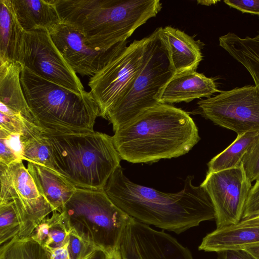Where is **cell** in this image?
Wrapping results in <instances>:
<instances>
[{
    "mask_svg": "<svg viewBox=\"0 0 259 259\" xmlns=\"http://www.w3.org/2000/svg\"><path fill=\"white\" fill-rule=\"evenodd\" d=\"M188 176L183 189L166 193L130 181L121 166L111 176L103 191L119 208L137 221L179 234L215 219L211 200L200 185Z\"/></svg>",
    "mask_w": 259,
    "mask_h": 259,
    "instance_id": "1",
    "label": "cell"
},
{
    "mask_svg": "<svg viewBox=\"0 0 259 259\" xmlns=\"http://www.w3.org/2000/svg\"><path fill=\"white\" fill-rule=\"evenodd\" d=\"M112 137L121 159L133 163L182 156L200 140L188 112L162 103L143 111L114 131Z\"/></svg>",
    "mask_w": 259,
    "mask_h": 259,
    "instance_id": "2",
    "label": "cell"
},
{
    "mask_svg": "<svg viewBox=\"0 0 259 259\" xmlns=\"http://www.w3.org/2000/svg\"><path fill=\"white\" fill-rule=\"evenodd\" d=\"M62 22L79 29L94 49L127 41L162 8L159 0H53Z\"/></svg>",
    "mask_w": 259,
    "mask_h": 259,
    "instance_id": "3",
    "label": "cell"
},
{
    "mask_svg": "<svg viewBox=\"0 0 259 259\" xmlns=\"http://www.w3.org/2000/svg\"><path fill=\"white\" fill-rule=\"evenodd\" d=\"M20 79L33 122L43 133L94 131L100 109L90 92L77 93L37 76L23 65Z\"/></svg>",
    "mask_w": 259,
    "mask_h": 259,
    "instance_id": "4",
    "label": "cell"
},
{
    "mask_svg": "<svg viewBox=\"0 0 259 259\" xmlns=\"http://www.w3.org/2000/svg\"><path fill=\"white\" fill-rule=\"evenodd\" d=\"M45 134L53 170L77 188L103 190L120 166L112 136L95 131Z\"/></svg>",
    "mask_w": 259,
    "mask_h": 259,
    "instance_id": "5",
    "label": "cell"
},
{
    "mask_svg": "<svg viewBox=\"0 0 259 259\" xmlns=\"http://www.w3.org/2000/svg\"><path fill=\"white\" fill-rule=\"evenodd\" d=\"M61 213L70 230L108 253L118 250L123 232L132 218L103 190L80 188Z\"/></svg>",
    "mask_w": 259,
    "mask_h": 259,
    "instance_id": "6",
    "label": "cell"
},
{
    "mask_svg": "<svg viewBox=\"0 0 259 259\" xmlns=\"http://www.w3.org/2000/svg\"><path fill=\"white\" fill-rule=\"evenodd\" d=\"M160 27L140 40H134L91 77L90 92L106 119L111 107L138 75L158 38Z\"/></svg>",
    "mask_w": 259,
    "mask_h": 259,
    "instance_id": "7",
    "label": "cell"
},
{
    "mask_svg": "<svg viewBox=\"0 0 259 259\" xmlns=\"http://www.w3.org/2000/svg\"><path fill=\"white\" fill-rule=\"evenodd\" d=\"M174 75L158 37L140 73L107 113L113 131L159 104V93Z\"/></svg>",
    "mask_w": 259,
    "mask_h": 259,
    "instance_id": "8",
    "label": "cell"
},
{
    "mask_svg": "<svg viewBox=\"0 0 259 259\" xmlns=\"http://www.w3.org/2000/svg\"><path fill=\"white\" fill-rule=\"evenodd\" d=\"M197 114L239 135L259 132V91L245 85L197 102Z\"/></svg>",
    "mask_w": 259,
    "mask_h": 259,
    "instance_id": "9",
    "label": "cell"
},
{
    "mask_svg": "<svg viewBox=\"0 0 259 259\" xmlns=\"http://www.w3.org/2000/svg\"><path fill=\"white\" fill-rule=\"evenodd\" d=\"M18 62L44 79L77 93L85 91L77 74L64 59L47 30L25 31Z\"/></svg>",
    "mask_w": 259,
    "mask_h": 259,
    "instance_id": "10",
    "label": "cell"
},
{
    "mask_svg": "<svg viewBox=\"0 0 259 259\" xmlns=\"http://www.w3.org/2000/svg\"><path fill=\"white\" fill-rule=\"evenodd\" d=\"M251 183L242 163L234 168L207 173L200 186L212 203L217 228L236 225L241 221Z\"/></svg>",
    "mask_w": 259,
    "mask_h": 259,
    "instance_id": "11",
    "label": "cell"
},
{
    "mask_svg": "<svg viewBox=\"0 0 259 259\" xmlns=\"http://www.w3.org/2000/svg\"><path fill=\"white\" fill-rule=\"evenodd\" d=\"M118 250L121 259H194L190 250L176 238L132 217Z\"/></svg>",
    "mask_w": 259,
    "mask_h": 259,
    "instance_id": "12",
    "label": "cell"
},
{
    "mask_svg": "<svg viewBox=\"0 0 259 259\" xmlns=\"http://www.w3.org/2000/svg\"><path fill=\"white\" fill-rule=\"evenodd\" d=\"M51 37L60 53L76 73L93 76L126 46L123 41L107 52L92 48L79 29L61 22L49 31Z\"/></svg>",
    "mask_w": 259,
    "mask_h": 259,
    "instance_id": "13",
    "label": "cell"
},
{
    "mask_svg": "<svg viewBox=\"0 0 259 259\" xmlns=\"http://www.w3.org/2000/svg\"><path fill=\"white\" fill-rule=\"evenodd\" d=\"M0 203L16 200L22 206L34 230L53 210L40 193L22 160L0 164Z\"/></svg>",
    "mask_w": 259,
    "mask_h": 259,
    "instance_id": "14",
    "label": "cell"
},
{
    "mask_svg": "<svg viewBox=\"0 0 259 259\" xmlns=\"http://www.w3.org/2000/svg\"><path fill=\"white\" fill-rule=\"evenodd\" d=\"M159 39L175 74L196 71L203 58L198 41L170 26L160 27Z\"/></svg>",
    "mask_w": 259,
    "mask_h": 259,
    "instance_id": "15",
    "label": "cell"
},
{
    "mask_svg": "<svg viewBox=\"0 0 259 259\" xmlns=\"http://www.w3.org/2000/svg\"><path fill=\"white\" fill-rule=\"evenodd\" d=\"M218 89L214 78L196 71L175 74L162 88L157 96L159 103H188L195 99L207 98Z\"/></svg>",
    "mask_w": 259,
    "mask_h": 259,
    "instance_id": "16",
    "label": "cell"
},
{
    "mask_svg": "<svg viewBox=\"0 0 259 259\" xmlns=\"http://www.w3.org/2000/svg\"><path fill=\"white\" fill-rule=\"evenodd\" d=\"M257 243H259V225H244L239 223L217 228L203 238L198 249L219 252L229 249H243Z\"/></svg>",
    "mask_w": 259,
    "mask_h": 259,
    "instance_id": "17",
    "label": "cell"
},
{
    "mask_svg": "<svg viewBox=\"0 0 259 259\" xmlns=\"http://www.w3.org/2000/svg\"><path fill=\"white\" fill-rule=\"evenodd\" d=\"M27 168L40 193L53 211L61 213L77 188L52 169L41 164L28 162Z\"/></svg>",
    "mask_w": 259,
    "mask_h": 259,
    "instance_id": "18",
    "label": "cell"
},
{
    "mask_svg": "<svg viewBox=\"0 0 259 259\" xmlns=\"http://www.w3.org/2000/svg\"><path fill=\"white\" fill-rule=\"evenodd\" d=\"M17 19L25 31H49L62 22L53 0H11Z\"/></svg>",
    "mask_w": 259,
    "mask_h": 259,
    "instance_id": "19",
    "label": "cell"
},
{
    "mask_svg": "<svg viewBox=\"0 0 259 259\" xmlns=\"http://www.w3.org/2000/svg\"><path fill=\"white\" fill-rule=\"evenodd\" d=\"M22 70L19 62H0V102L33 122L21 82Z\"/></svg>",
    "mask_w": 259,
    "mask_h": 259,
    "instance_id": "20",
    "label": "cell"
},
{
    "mask_svg": "<svg viewBox=\"0 0 259 259\" xmlns=\"http://www.w3.org/2000/svg\"><path fill=\"white\" fill-rule=\"evenodd\" d=\"M24 32L11 0H0V62H18Z\"/></svg>",
    "mask_w": 259,
    "mask_h": 259,
    "instance_id": "21",
    "label": "cell"
},
{
    "mask_svg": "<svg viewBox=\"0 0 259 259\" xmlns=\"http://www.w3.org/2000/svg\"><path fill=\"white\" fill-rule=\"evenodd\" d=\"M219 45L245 67L259 91V34L241 38L228 32L219 37Z\"/></svg>",
    "mask_w": 259,
    "mask_h": 259,
    "instance_id": "22",
    "label": "cell"
},
{
    "mask_svg": "<svg viewBox=\"0 0 259 259\" xmlns=\"http://www.w3.org/2000/svg\"><path fill=\"white\" fill-rule=\"evenodd\" d=\"M34 229L21 204L16 200L0 203L1 246L15 238H30Z\"/></svg>",
    "mask_w": 259,
    "mask_h": 259,
    "instance_id": "23",
    "label": "cell"
},
{
    "mask_svg": "<svg viewBox=\"0 0 259 259\" xmlns=\"http://www.w3.org/2000/svg\"><path fill=\"white\" fill-rule=\"evenodd\" d=\"M70 231L62 213L54 211L37 225L30 238L50 252L66 243Z\"/></svg>",
    "mask_w": 259,
    "mask_h": 259,
    "instance_id": "24",
    "label": "cell"
},
{
    "mask_svg": "<svg viewBox=\"0 0 259 259\" xmlns=\"http://www.w3.org/2000/svg\"><path fill=\"white\" fill-rule=\"evenodd\" d=\"M20 140L23 160L41 164L53 170L46 136L33 122L27 123Z\"/></svg>",
    "mask_w": 259,
    "mask_h": 259,
    "instance_id": "25",
    "label": "cell"
},
{
    "mask_svg": "<svg viewBox=\"0 0 259 259\" xmlns=\"http://www.w3.org/2000/svg\"><path fill=\"white\" fill-rule=\"evenodd\" d=\"M259 135V132H249L237 135L227 148L208 163L207 172H214L237 167Z\"/></svg>",
    "mask_w": 259,
    "mask_h": 259,
    "instance_id": "26",
    "label": "cell"
},
{
    "mask_svg": "<svg viewBox=\"0 0 259 259\" xmlns=\"http://www.w3.org/2000/svg\"><path fill=\"white\" fill-rule=\"evenodd\" d=\"M0 259H49V253L30 237L15 238L1 246Z\"/></svg>",
    "mask_w": 259,
    "mask_h": 259,
    "instance_id": "27",
    "label": "cell"
},
{
    "mask_svg": "<svg viewBox=\"0 0 259 259\" xmlns=\"http://www.w3.org/2000/svg\"><path fill=\"white\" fill-rule=\"evenodd\" d=\"M21 135L0 130V164L9 165L23 160Z\"/></svg>",
    "mask_w": 259,
    "mask_h": 259,
    "instance_id": "28",
    "label": "cell"
},
{
    "mask_svg": "<svg viewBox=\"0 0 259 259\" xmlns=\"http://www.w3.org/2000/svg\"><path fill=\"white\" fill-rule=\"evenodd\" d=\"M0 119V130L12 134H23L25 131L27 123L32 121L1 102Z\"/></svg>",
    "mask_w": 259,
    "mask_h": 259,
    "instance_id": "29",
    "label": "cell"
},
{
    "mask_svg": "<svg viewBox=\"0 0 259 259\" xmlns=\"http://www.w3.org/2000/svg\"><path fill=\"white\" fill-rule=\"evenodd\" d=\"M70 259H88L98 249L97 247L71 230L68 237Z\"/></svg>",
    "mask_w": 259,
    "mask_h": 259,
    "instance_id": "30",
    "label": "cell"
},
{
    "mask_svg": "<svg viewBox=\"0 0 259 259\" xmlns=\"http://www.w3.org/2000/svg\"><path fill=\"white\" fill-rule=\"evenodd\" d=\"M241 163L251 182L259 180V135L244 155Z\"/></svg>",
    "mask_w": 259,
    "mask_h": 259,
    "instance_id": "31",
    "label": "cell"
},
{
    "mask_svg": "<svg viewBox=\"0 0 259 259\" xmlns=\"http://www.w3.org/2000/svg\"><path fill=\"white\" fill-rule=\"evenodd\" d=\"M259 216V180L251 187L245 205L242 220Z\"/></svg>",
    "mask_w": 259,
    "mask_h": 259,
    "instance_id": "32",
    "label": "cell"
},
{
    "mask_svg": "<svg viewBox=\"0 0 259 259\" xmlns=\"http://www.w3.org/2000/svg\"><path fill=\"white\" fill-rule=\"evenodd\" d=\"M224 2L243 13L259 15V0H226Z\"/></svg>",
    "mask_w": 259,
    "mask_h": 259,
    "instance_id": "33",
    "label": "cell"
},
{
    "mask_svg": "<svg viewBox=\"0 0 259 259\" xmlns=\"http://www.w3.org/2000/svg\"><path fill=\"white\" fill-rule=\"evenodd\" d=\"M217 253L220 259H255L244 249H229Z\"/></svg>",
    "mask_w": 259,
    "mask_h": 259,
    "instance_id": "34",
    "label": "cell"
},
{
    "mask_svg": "<svg viewBox=\"0 0 259 259\" xmlns=\"http://www.w3.org/2000/svg\"><path fill=\"white\" fill-rule=\"evenodd\" d=\"M68 244V239L67 241L63 246L49 252V259H70Z\"/></svg>",
    "mask_w": 259,
    "mask_h": 259,
    "instance_id": "35",
    "label": "cell"
},
{
    "mask_svg": "<svg viewBox=\"0 0 259 259\" xmlns=\"http://www.w3.org/2000/svg\"><path fill=\"white\" fill-rule=\"evenodd\" d=\"M109 254L104 250L99 248L88 259H108Z\"/></svg>",
    "mask_w": 259,
    "mask_h": 259,
    "instance_id": "36",
    "label": "cell"
},
{
    "mask_svg": "<svg viewBox=\"0 0 259 259\" xmlns=\"http://www.w3.org/2000/svg\"><path fill=\"white\" fill-rule=\"evenodd\" d=\"M243 249L248 252L255 259H259V243L249 245Z\"/></svg>",
    "mask_w": 259,
    "mask_h": 259,
    "instance_id": "37",
    "label": "cell"
},
{
    "mask_svg": "<svg viewBox=\"0 0 259 259\" xmlns=\"http://www.w3.org/2000/svg\"><path fill=\"white\" fill-rule=\"evenodd\" d=\"M108 259H121L119 250H116L109 253Z\"/></svg>",
    "mask_w": 259,
    "mask_h": 259,
    "instance_id": "38",
    "label": "cell"
},
{
    "mask_svg": "<svg viewBox=\"0 0 259 259\" xmlns=\"http://www.w3.org/2000/svg\"><path fill=\"white\" fill-rule=\"evenodd\" d=\"M218 2L217 1H198L197 3L201 5L209 6L212 4H214Z\"/></svg>",
    "mask_w": 259,
    "mask_h": 259,
    "instance_id": "39",
    "label": "cell"
}]
</instances>
